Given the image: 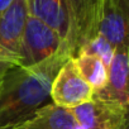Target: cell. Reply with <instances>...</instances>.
Returning <instances> with one entry per match:
<instances>
[{
  "label": "cell",
  "instance_id": "cell-1",
  "mask_svg": "<svg viewBox=\"0 0 129 129\" xmlns=\"http://www.w3.org/2000/svg\"><path fill=\"white\" fill-rule=\"evenodd\" d=\"M72 56L63 46L47 59L28 67H13L0 77V129L14 128L47 105L53 80Z\"/></svg>",
  "mask_w": 129,
  "mask_h": 129
},
{
  "label": "cell",
  "instance_id": "cell-2",
  "mask_svg": "<svg viewBox=\"0 0 129 129\" xmlns=\"http://www.w3.org/2000/svg\"><path fill=\"white\" fill-rule=\"evenodd\" d=\"M66 44L69 42L63 41L52 28L28 15L19 51V67L37 64L57 53Z\"/></svg>",
  "mask_w": 129,
  "mask_h": 129
},
{
  "label": "cell",
  "instance_id": "cell-3",
  "mask_svg": "<svg viewBox=\"0 0 129 129\" xmlns=\"http://www.w3.org/2000/svg\"><path fill=\"white\" fill-rule=\"evenodd\" d=\"M27 18L25 0H14L0 17V77L8 70L19 67V51Z\"/></svg>",
  "mask_w": 129,
  "mask_h": 129
},
{
  "label": "cell",
  "instance_id": "cell-4",
  "mask_svg": "<svg viewBox=\"0 0 129 129\" xmlns=\"http://www.w3.org/2000/svg\"><path fill=\"white\" fill-rule=\"evenodd\" d=\"M94 98L92 87L82 79L75 58L71 57L61 67L51 87V100L54 105L74 109Z\"/></svg>",
  "mask_w": 129,
  "mask_h": 129
},
{
  "label": "cell",
  "instance_id": "cell-5",
  "mask_svg": "<svg viewBox=\"0 0 129 129\" xmlns=\"http://www.w3.org/2000/svg\"><path fill=\"white\" fill-rule=\"evenodd\" d=\"M74 28L72 54L98 34L104 0H66Z\"/></svg>",
  "mask_w": 129,
  "mask_h": 129
},
{
  "label": "cell",
  "instance_id": "cell-6",
  "mask_svg": "<svg viewBox=\"0 0 129 129\" xmlns=\"http://www.w3.org/2000/svg\"><path fill=\"white\" fill-rule=\"evenodd\" d=\"M25 3L28 15L52 28L63 41L69 42L72 51L74 28L66 0H25Z\"/></svg>",
  "mask_w": 129,
  "mask_h": 129
},
{
  "label": "cell",
  "instance_id": "cell-7",
  "mask_svg": "<svg viewBox=\"0 0 129 129\" xmlns=\"http://www.w3.org/2000/svg\"><path fill=\"white\" fill-rule=\"evenodd\" d=\"M126 108L92 98L71 109L76 121L86 129H119Z\"/></svg>",
  "mask_w": 129,
  "mask_h": 129
},
{
  "label": "cell",
  "instance_id": "cell-8",
  "mask_svg": "<svg viewBox=\"0 0 129 129\" xmlns=\"http://www.w3.org/2000/svg\"><path fill=\"white\" fill-rule=\"evenodd\" d=\"M94 98L114 103L123 108L129 106V48L115 49L108 69V84Z\"/></svg>",
  "mask_w": 129,
  "mask_h": 129
},
{
  "label": "cell",
  "instance_id": "cell-9",
  "mask_svg": "<svg viewBox=\"0 0 129 129\" xmlns=\"http://www.w3.org/2000/svg\"><path fill=\"white\" fill-rule=\"evenodd\" d=\"M98 34L103 36L115 49L129 48V19L111 0H104Z\"/></svg>",
  "mask_w": 129,
  "mask_h": 129
},
{
  "label": "cell",
  "instance_id": "cell-10",
  "mask_svg": "<svg viewBox=\"0 0 129 129\" xmlns=\"http://www.w3.org/2000/svg\"><path fill=\"white\" fill-rule=\"evenodd\" d=\"M77 121L71 109L47 104L24 123L10 129H75Z\"/></svg>",
  "mask_w": 129,
  "mask_h": 129
},
{
  "label": "cell",
  "instance_id": "cell-11",
  "mask_svg": "<svg viewBox=\"0 0 129 129\" xmlns=\"http://www.w3.org/2000/svg\"><path fill=\"white\" fill-rule=\"evenodd\" d=\"M76 66L82 79L92 87L94 92L100 91L108 84V67L95 56L77 53L75 57Z\"/></svg>",
  "mask_w": 129,
  "mask_h": 129
},
{
  "label": "cell",
  "instance_id": "cell-12",
  "mask_svg": "<svg viewBox=\"0 0 129 129\" xmlns=\"http://www.w3.org/2000/svg\"><path fill=\"white\" fill-rule=\"evenodd\" d=\"M77 53H85V54H91V56H95L98 57L99 59L103 61V63L109 69L110 63H111V59L114 57V53H115V48L100 34H96L91 41H89L86 44H84L79 51ZM76 53V54H77ZM75 54V56H76Z\"/></svg>",
  "mask_w": 129,
  "mask_h": 129
},
{
  "label": "cell",
  "instance_id": "cell-13",
  "mask_svg": "<svg viewBox=\"0 0 129 129\" xmlns=\"http://www.w3.org/2000/svg\"><path fill=\"white\" fill-rule=\"evenodd\" d=\"M111 2L129 19V0H111Z\"/></svg>",
  "mask_w": 129,
  "mask_h": 129
},
{
  "label": "cell",
  "instance_id": "cell-14",
  "mask_svg": "<svg viewBox=\"0 0 129 129\" xmlns=\"http://www.w3.org/2000/svg\"><path fill=\"white\" fill-rule=\"evenodd\" d=\"M13 2L14 0H0V17L7 12V9L13 4Z\"/></svg>",
  "mask_w": 129,
  "mask_h": 129
},
{
  "label": "cell",
  "instance_id": "cell-15",
  "mask_svg": "<svg viewBox=\"0 0 129 129\" xmlns=\"http://www.w3.org/2000/svg\"><path fill=\"white\" fill-rule=\"evenodd\" d=\"M119 129H129V106L125 110V115H124L123 123H121V125H120Z\"/></svg>",
  "mask_w": 129,
  "mask_h": 129
}]
</instances>
